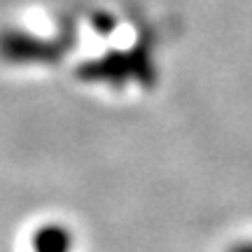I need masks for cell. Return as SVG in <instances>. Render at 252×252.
Here are the masks:
<instances>
[]
</instances>
